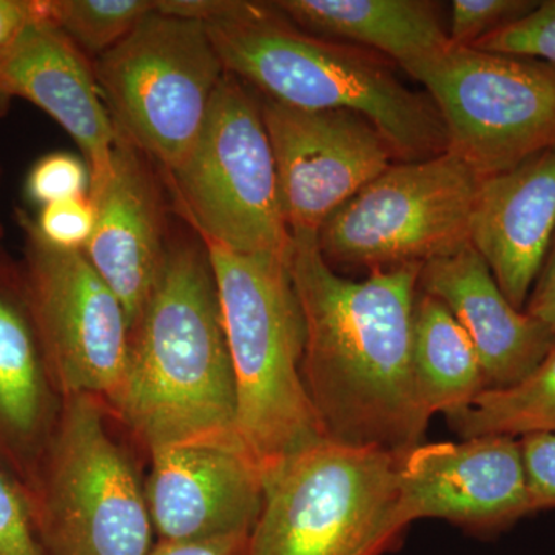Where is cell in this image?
<instances>
[{
  "label": "cell",
  "instance_id": "f1b7e54d",
  "mask_svg": "<svg viewBox=\"0 0 555 555\" xmlns=\"http://www.w3.org/2000/svg\"><path fill=\"white\" fill-rule=\"evenodd\" d=\"M518 440L532 511L555 509V434H528Z\"/></svg>",
  "mask_w": 555,
  "mask_h": 555
},
{
  "label": "cell",
  "instance_id": "8992f818",
  "mask_svg": "<svg viewBox=\"0 0 555 555\" xmlns=\"http://www.w3.org/2000/svg\"><path fill=\"white\" fill-rule=\"evenodd\" d=\"M400 455L321 440L262 476L264 500L248 555H386L398 521Z\"/></svg>",
  "mask_w": 555,
  "mask_h": 555
},
{
  "label": "cell",
  "instance_id": "d4e9b609",
  "mask_svg": "<svg viewBox=\"0 0 555 555\" xmlns=\"http://www.w3.org/2000/svg\"><path fill=\"white\" fill-rule=\"evenodd\" d=\"M537 3L532 0H454L449 39L455 46L473 47L478 40L531 13Z\"/></svg>",
  "mask_w": 555,
  "mask_h": 555
},
{
  "label": "cell",
  "instance_id": "6da1fadb",
  "mask_svg": "<svg viewBox=\"0 0 555 555\" xmlns=\"http://www.w3.org/2000/svg\"><path fill=\"white\" fill-rule=\"evenodd\" d=\"M292 283L305 320L301 375L327 440L406 454L430 416L412 363L422 266L339 275L317 233H292Z\"/></svg>",
  "mask_w": 555,
  "mask_h": 555
},
{
  "label": "cell",
  "instance_id": "f546056e",
  "mask_svg": "<svg viewBox=\"0 0 555 555\" xmlns=\"http://www.w3.org/2000/svg\"><path fill=\"white\" fill-rule=\"evenodd\" d=\"M525 312L555 335V236L545 264L526 301Z\"/></svg>",
  "mask_w": 555,
  "mask_h": 555
},
{
  "label": "cell",
  "instance_id": "277c9868",
  "mask_svg": "<svg viewBox=\"0 0 555 555\" xmlns=\"http://www.w3.org/2000/svg\"><path fill=\"white\" fill-rule=\"evenodd\" d=\"M217 281L236 389V430L262 476L326 440L302 382L305 320L288 259L203 243Z\"/></svg>",
  "mask_w": 555,
  "mask_h": 555
},
{
  "label": "cell",
  "instance_id": "e0dca14e",
  "mask_svg": "<svg viewBox=\"0 0 555 555\" xmlns=\"http://www.w3.org/2000/svg\"><path fill=\"white\" fill-rule=\"evenodd\" d=\"M90 199L96 224L83 255L122 302L131 334L158 283L169 244L145 155L120 133L107 173L91 184Z\"/></svg>",
  "mask_w": 555,
  "mask_h": 555
},
{
  "label": "cell",
  "instance_id": "4fadbf2b",
  "mask_svg": "<svg viewBox=\"0 0 555 555\" xmlns=\"http://www.w3.org/2000/svg\"><path fill=\"white\" fill-rule=\"evenodd\" d=\"M531 514L524 455L516 437L422 443L400 455L397 516L403 528L423 518H437L488 539Z\"/></svg>",
  "mask_w": 555,
  "mask_h": 555
},
{
  "label": "cell",
  "instance_id": "ac0fdd59",
  "mask_svg": "<svg viewBox=\"0 0 555 555\" xmlns=\"http://www.w3.org/2000/svg\"><path fill=\"white\" fill-rule=\"evenodd\" d=\"M555 236V147L481 178L469 243L500 291L525 310Z\"/></svg>",
  "mask_w": 555,
  "mask_h": 555
},
{
  "label": "cell",
  "instance_id": "ffe728a7",
  "mask_svg": "<svg viewBox=\"0 0 555 555\" xmlns=\"http://www.w3.org/2000/svg\"><path fill=\"white\" fill-rule=\"evenodd\" d=\"M302 30L372 51L403 72L436 60L451 46L441 3L430 0H276Z\"/></svg>",
  "mask_w": 555,
  "mask_h": 555
},
{
  "label": "cell",
  "instance_id": "83f0119b",
  "mask_svg": "<svg viewBox=\"0 0 555 555\" xmlns=\"http://www.w3.org/2000/svg\"><path fill=\"white\" fill-rule=\"evenodd\" d=\"M0 555H47L40 545L27 499L0 467Z\"/></svg>",
  "mask_w": 555,
  "mask_h": 555
},
{
  "label": "cell",
  "instance_id": "d6a6232c",
  "mask_svg": "<svg viewBox=\"0 0 555 555\" xmlns=\"http://www.w3.org/2000/svg\"><path fill=\"white\" fill-rule=\"evenodd\" d=\"M0 235H2V225H0Z\"/></svg>",
  "mask_w": 555,
  "mask_h": 555
},
{
  "label": "cell",
  "instance_id": "484cf974",
  "mask_svg": "<svg viewBox=\"0 0 555 555\" xmlns=\"http://www.w3.org/2000/svg\"><path fill=\"white\" fill-rule=\"evenodd\" d=\"M91 173L87 163L69 153H50L33 166L25 192L40 208L49 204L90 196Z\"/></svg>",
  "mask_w": 555,
  "mask_h": 555
},
{
  "label": "cell",
  "instance_id": "cb8c5ba5",
  "mask_svg": "<svg viewBox=\"0 0 555 555\" xmlns=\"http://www.w3.org/2000/svg\"><path fill=\"white\" fill-rule=\"evenodd\" d=\"M473 47L555 65V0L537 3L531 13L478 40Z\"/></svg>",
  "mask_w": 555,
  "mask_h": 555
},
{
  "label": "cell",
  "instance_id": "2e32d148",
  "mask_svg": "<svg viewBox=\"0 0 555 555\" xmlns=\"http://www.w3.org/2000/svg\"><path fill=\"white\" fill-rule=\"evenodd\" d=\"M22 98L67 131L86 156L91 184L107 173L119 131L83 51L40 14L0 53V102ZM91 188V185H90Z\"/></svg>",
  "mask_w": 555,
  "mask_h": 555
},
{
  "label": "cell",
  "instance_id": "d6986e66",
  "mask_svg": "<svg viewBox=\"0 0 555 555\" xmlns=\"http://www.w3.org/2000/svg\"><path fill=\"white\" fill-rule=\"evenodd\" d=\"M418 288L440 299L465 328L480 357L488 389L517 385L555 346L553 332L507 301L470 243L426 262Z\"/></svg>",
  "mask_w": 555,
  "mask_h": 555
},
{
  "label": "cell",
  "instance_id": "1f68e13d",
  "mask_svg": "<svg viewBox=\"0 0 555 555\" xmlns=\"http://www.w3.org/2000/svg\"><path fill=\"white\" fill-rule=\"evenodd\" d=\"M40 14V0H0V53Z\"/></svg>",
  "mask_w": 555,
  "mask_h": 555
},
{
  "label": "cell",
  "instance_id": "4316f807",
  "mask_svg": "<svg viewBox=\"0 0 555 555\" xmlns=\"http://www.w3.org/2000/svg\"><path fill=\"white\" fill-rule=\"evenodd\" d=\"M33 224L49 246L83 251L93 236L96 215L90 196H82L40 208L39 217L33 219Z\"/></svg>",
  "mask_w": 555,
  "mask_h": 555
},
{
  "label": "cell",
  "instance_id": "8fae6325",
  "mask_svg": "<svg viewBox=\"0 0 555 555\" xmlns=\"http://www.w3.org/2000/svg\"><path fill=\"white\" fill-rule=\"evenodd\" d=\"M24 232V269L40 343L62 397L118 396L130 349L122 302L83 251L49 246L33 218L17 211Z\"/></svg>",
  "mask_w": 555,
  "mask_h": 555
},
{
  "label": "cell",
  "instance_id": "ba28073f",
  "mask_svg": "<svg viewBox=\"0 0 555 555\" xmlns=\"http://www.w3.org/2000/svg\"><path fill=\"white\" fill-rule=\"evenodd\" d=\"M93 68L116 129L167 173L195 145L225 75L203 22L156 10Z\"/></svg>",
  "mask_w": 555,
  "mask_h": 555
},
{
  "label": "cell",
  "instance_id": "44dd1931",
  "mask_svg": "<svg viewBox=\"0 0 555 555\" xmlns=\"http://www.w3.org/2000/svg\"><path fill=\"white\" fill-rule=\"evenodd\" d=\"M412 363L416 390L429 416L463 411L488 390L469 335L440 299L423 292L415 302Z\"/></svg>",
  "mask_w": 555,
  "mask_h": 555
},
{
  "label": "cell",
  "instance_id": "7c38bea8",
  "mask_svg": "<svg viewBox=\"0 0 555 555\" xmlns=\"http://www.w3.org/2000/svg\"><path fill=\"white\" fill-rule=\"evenodd\" d=\"M291 233H317L335 211L397 163L377 127L350 109H298L264 100Z\"/></svg>",
  "mask_w": 555,
  "mask_h": 555
},
{
  "label": "cell",
  "instance_id": "5bb4252c",
  "mask_svg": "<svg viewBox=\"0 0 555 555\" xmlns=\"http://www.w3.org/2000/svg\"><path fill=\"white\" fill-rule=\"evenodd\" d=\"M145 496L156 542L250 534L264 481L240 443H192L147 456Z\"/></svg>",
  "mask_w": 555,
  "mask_h": 555
},
{
  "label": "cell",
  "instance_id": "7402d4cb",
  "mask_svg": "<svg viewBox=\"0 0 555 555\" xmlns=\"http://www.w3.org/2000/svg\"><path fill=\"white\" fill-rule=\"evenodd\" d=\"M447 420L460 438L555 434V346L517 385L485 390Z\"/></svg>",
  "mask_w": 555,
  "mask_h": 555
},
{
  "label": "cell",
  "instance_id": "3957f363",
  "mask_svg": "<svg viewBox=\"0 0 555 555\" xmlns=\"http://www.w3.org/2000/svg\"><path fill=\"white\" fill-rule=\"evenodd\" d=\"M206 30L229 75L286 107L350 109L371 120L400 163L447 153L429 94L408 87L372 51L302 30L270 2L228 0Z\"/></svg>",
  "mask_w": 555,
  "mask_h": 555
},
{
  "label": "cell",
  "instance_id": "9c48e42d",
  "mask_svg": "<svg viewBox=\"0 0 555 555\" xmlns=\"http://www.w3.org/2000/svg\"><path fill=\"white\" fill-rule=\"evenodd\" d=\"M481 177L454 152L389 167L318 232L328 264L386 270L425 266L469 244Z\"/></svg>",
  "mask_w": 555,
  "mask_h": 555
},
{
  "label": "cell",
  "instance_id": "7a4b0ae2",
  "mask_svg": "<svg viewBox=\"0 0 555 555\" xmlns=\"http://www.w3.org/2000/svg\"><path fill=\"white\" fill-rule=\"evenodd\" d=\"M109 408L145 459L179 444H243L217 281L203 243L167 247Z\"/></svg>",
  "mask_w": 555,
  "mask_h": 555
},
{
  "label": "cell",
  "instance_id": "30bf717a",
  "mask_svg": "<svg viewBox=\"0 0 555 555\" xmlns=\"http://www.w3.org/2000/svg\"><path fill=\"white\" fill-rule=\"evenodd\" d=\"M425 87L449 150L481 178L555 147V65L451 43L409 73Z\"/></svg>",
  "mask_w": 555,
  "mask_h": 555
},
{
  "label": "cell",
  "instance_id": "603a6c76",
  "mask_svg": "<svg viewBox=\"0 0 555 555\" xmlns=\"http://www.w3.org/2000/svg\"><path fill=\"white\" fill-rule=\"evenodd\" d=\"M47 20L82 51L101 54L156 10L152 0H42Z\"/></svg>",
  "mask_w": 555,
  "mask_h": 555
},
{
  "label": "cell",
  "instance_id": "5b68a950",
  "mask_svg": "<svg viewBox=\"0 0 555 555\" xmlns=\"http://www.w3.org/2000/svg\"><path fill=\"white\" fill-rule=\"evenodd\" d=\"M129 429L107 401L64 397L27 496L47 555H150L155 531Z\"/></svg>",
  "mask_w": 555,
  "mask_h": 555
},
{
  "label": "cell",
  "instance_id": "52a82bcc",
  "mask_svg": "<svg viewBox=\"0 0 555 555\" xmlns=\"http://www.w3.org/2000/svg\"><path fill=\"white\" fill-rule=\"evenodd\" d=\"M169 177L201 243L291 258L292 233L261 102L238 78L225 72L195 145Z\"/></svg>",
  "mask_w": 555,
  "mask_h": 555
},
{
  "label": "cell",
  "instance_id": "4dcf8cb0",
  "mask_svg": "<svg viewBox=\"0 0 555 555\" xmlns=\"http://www.w3.org/2000/svg\"><path fill=\"white\" fill-rule=\"evenodd\" d=\"M248 537L250 534L203 542H156L150 555H248Z\"/></svg>",
  "mask_w": 555,
  "mask_h": 555
},
{
  "label": "cell",
  "instance_id": "9a60e30c",
  "mask_svg": "<svg viewBox=\"0 0 555 555\" xmlns=\"http://www.w3.org/2000/svg\"><path fill=\"white\" fill-rule=\"evenodd\" d=\"M64 404L40 343L24 269L0 250V467L25 499Z\"/></svg>",
  "mask_w": 555,
  "mask_h": 555
}]
</instances>
